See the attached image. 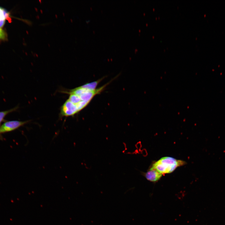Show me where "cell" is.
Returning a JSON list of instances; mask_svg holds the SVG:
<instances>
[{"label": "cell", "instance_id": "1", "mask_svg": "<svg viewBox=\"0 0 225 225\" xmlns=\"http://www.w3.org/2000/svg\"><path fill=\"white\" fill-rule=\"evenodd\" d=\"M186 162L169 157H163L155 162L152 168L162 174L170 173L177 168L186 164Z\"/></svg>", "mask_w": 225, "mask_h": 225}, {"label": "cell", "instance_id": "2", "mask_svg": "<svg viewBox=\"0 0 225 225\" xmlns=\"http://www.w3.org/2000/svg\"><path fill=\"white\" fill-rule=\"evenodd\" d=\"M30 121V120L25 121L16 120L5 121L0 126V135L14 131L29 122Z\"/></svg>", "mask_w": 225, "mask_h": 225}, {"label": "cell", "instance_id": "3", "mask_svg": "<svg viewBox=\"0 0 225 225\" xmlns=\"http://www.w3.org/2000/svg\"><path fill=\"white\" fill-rule=\"evenodd\" d=\"M78 112L76 107L68 99L61 108L60 115L62 117L73 116Z\"/></svg>", "mask_w": 225, "mask_h": 225}, {"label": "cell", "instance_id": "4", "mask_svg": "<svg viewBox=\"0 0 225 225\" xmlns=\"http://www.w3.org/2000/svg\"><path fill=\"white\" fill-rule=\"evenodd\" d=\"M162 175V174L152 167L144 174L145 177L148 180L152 182L158 180Z\"/></svg>", "mask_w": 225, "mask_h": 225}, {"label": "cell", "instance_id": "5", "mask_svg": "<svg viewBox=\"0 0 225 225\" xmlns=\"http://www.w3.org/2000/svg\"><path fill=\"white\" fill-rule=\"evenodd\" d=\"M102 79V78L95 81L91 82L86 83V84L82 86L88 89L91 90H95L97 89L96 88L97 86Z\"/></svg>", "mask_w": 225, "mask_h": 225}, {"label": "cell", "instance_id": "6", "mask_svg": "<svg viewBox=\"0 0 225 225\" xmlns=\"http://www.w3.org/2000/svg\"><path fill=\"white\" fill-rule=\"evenodd\" d=\"M5 19L8 20L9 22H11L12 19L10 17V13L5 9L2 8Z\"/></svg>", "mask_w": 225, "mask_h": 225}, {"label": "cell", "instance_id": "7", "mask_svg": "<svg viewBox=\"0 0 225 225\" xmlns=\"http://www.w3.org/2000/svg\"><path fill=\"white\" fill-rule=\"evenodd\" d=\"M5 19H0V28L4 24Z\"/></svg>", "mask_w": 225, "mask_h": 225}]
</instances>
